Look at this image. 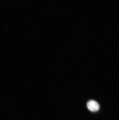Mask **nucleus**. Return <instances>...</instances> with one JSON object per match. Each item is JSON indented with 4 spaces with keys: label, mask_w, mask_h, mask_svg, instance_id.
Segmentation results:
<instances>
[{
    "label": "nucleus",
    "mask_w": 119,
    "mask_h": 120,
    "mask_svg": "<svg viewBox=\"0 0 119 120\" xmlns=\"http://www.w3.org/2000/svg\"><path fill=\"white\" fill-rule=\"evenodd\" d=\"M87 107L90 111L95 112L98 111L99 109L100 106L98 102L94 100H90L87 103Z\"/></svg>",
    "instance_id": "obj_1"
}]
</instances>
